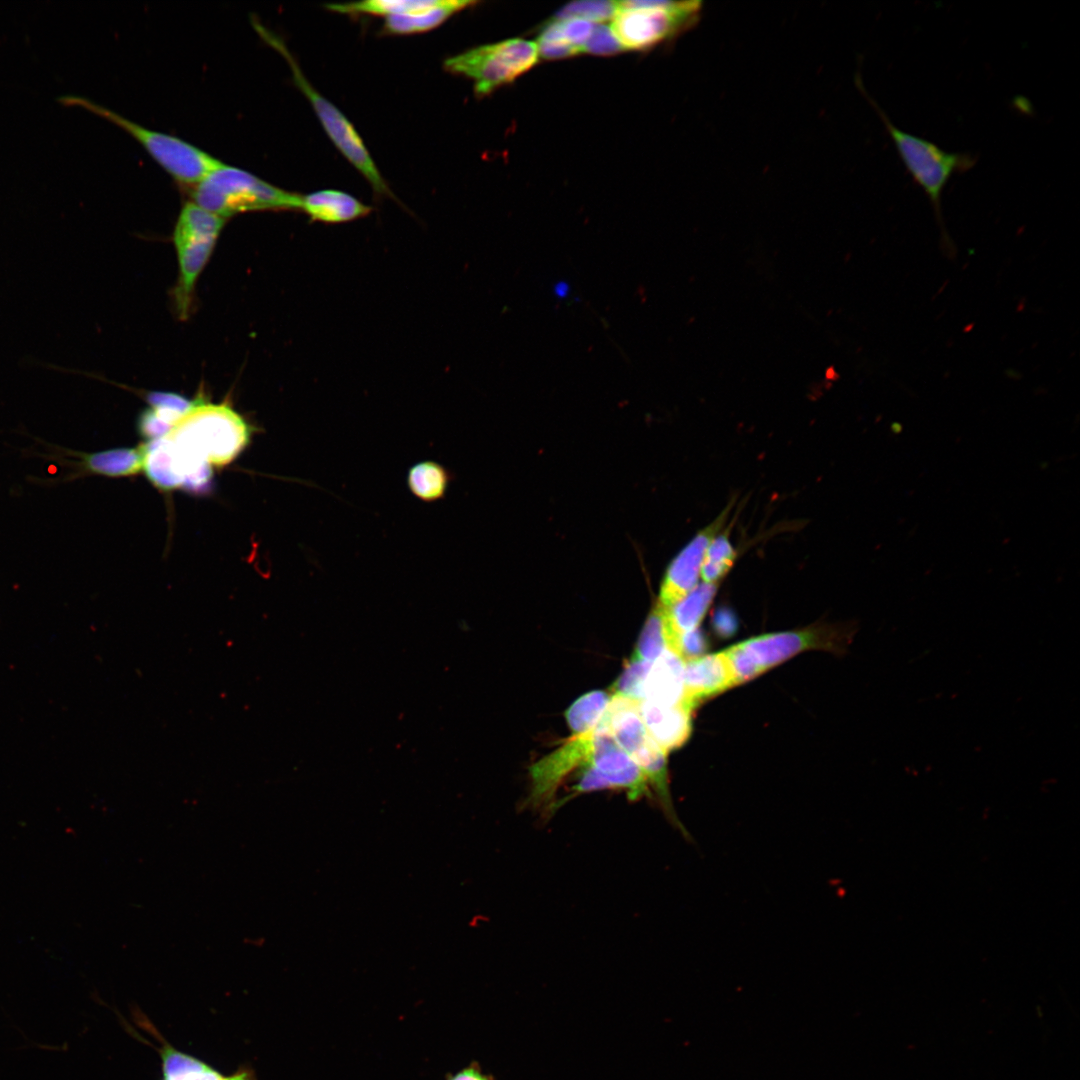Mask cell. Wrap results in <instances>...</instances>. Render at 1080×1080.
<instances>
[{
	"mask_svg": "<svg viewBox=\"0 0 1080 1080\" xmlns=\"http://www.w3.org/2000/svg\"><path fill=\"white\" fill-rule=\"evenodd\" d=\"M186 190L190 201L225 219L247 211H301L302 207V194L223 162Z\"/></svg>",
	"mask_w": 1080,
	"mask_h": 1080,
	"instance_id": "obj_1",
	"label": "cell"
},
{
	"mask_svg": "<svg viewBox=\"0 0 1080 1080\" xmlns=\"http://www.w3.org/2000/svg\"><path fill=\"white\" fill-rule=\"evenodd\" d=\"M167 436L184 452L224 466L247 446L250 429L229 404L212 403L199 395Z\"/></svg>",
	"mask_w": 1080,
	"mask_h": 1080,
	"instance_id": "obj_2",
	"label": "cell"
},
{
	"mask_svg": "<svg viewBox=\"0 0 1080 1080\" xmlns=\"http://www.w3.org/2000/svg\"><path fill=\"white\" fill-rule=\"evenodd\" d=\"M863 94L883 122L906 170L928 197L941 229L942 240L952 253L954 246L944 227L941 197L954 174L967 172L976 164V155L943 150L927 139L898 128L864 90Z\"/></svg>",
	"mask_w": 1080,
	"mask_h": 1080,
	"instance_id": "obj_3",
	"label": "cell"
},
{
	"mask_svg": "<svg viewBox=\"0 0 1080 1080\" xmlns=\"http://www.w3.org/2000/svg\"><path fill=\"white\" fill-rule=\"evenodd\" d=\"M251 21L261 38L285 58L293 81L310 102L323 129L339 152L366 179L377 197L396 199L349 119L310 84L283 39L266 28L256 16H252Z\"/></svg>",
	"mask_w": 1080,
	"mask_h": 1080,
	"instance_id": "obj_4",
	"label": "cell"
},
{
	"mask_svg": "<svg viewBox=\"0 0 1080 1080\" xmlns=\"http://www.w3.org/2000/svg\"><path fill=\"white\" fill-rule=\"evenodd\" d=\"M58 101L65 105L84 107L123 128L186 189L197 184L222 163L211 154L179 137L146 128L90 99L76 95H63L58 97Z\"/></svg>",
	"mask_w": 1080,
	"mask_h": 1080,
	"instance_id": "obj_5",
	"label": "cell"
},
{
	"mask_svg": "<svg viewBox=\"0 0 1080 1080\" xmlns=\"http://www.w3.org/2000/svg\"><path fill=\"white\" fill-rule=\"evenodd\" d=\"M700 1H620L610 27L624 50H647L693 26Z\"/></svg>",
	"mask_w": 1080,
	"mask_h": 1080,
	"instance_id": "obj_6",
	"label": "cell"
},
{
	"mask_svg": "<svg viewBox=\"0 0 1080 1080\" xmlns=\"http://www.w3.org/2000/svg\"><path fill=\"white\" fill-rule=\"evenodd\" d=\"M226 219L192 201H186L176 220L173 242L178 262L174 291L177 315L186 319L191 312L196 282L206 266Z\"/></svg>",
	"mask_w": 1080,
	"mask_h": 1080,
	"instance_id": "obj_7",
	"label": "cell"
},
{
	"mask_svg": "<svg viewBox=\"0 0 1080 1080\" xmlns=\"http://www.w3.org/2000/svg\"><path fill=\"white\" fill-rule=\"evenodd\" d=\"M538 59L535 42L513 38L469 49L447 58L443 66L449 73L471 79L475 94L483 97L528 72Z\"/></svg>",
	"mask_w": 1080,
	"mask_h": 1080,
	"instance_id": "obj_8",
	"label": "cell"
},
{
	"mask_svg": "<svg viewBox=\"0 0 1080 1080\" xmlns=\"http://www.w3.org/2000/svg\"><path fill=\"white\" fill-rule=\"evenodd\" d=\"M840 632L827 627L771 633L738 643L725 650L735 685L751 680L767 669L807 649L840 648Z\"/></svg>",
	"mask_w": 1080,
	"mask_h": 1080,
	"instance_id": "obj_9",
	"label": "cell"
},
{
	"mask_svg": "<svg viewBox=\"0 0 1080 1080\" xmlns=\"http://www.w3.org/2000/svg\"><path fill=\"white\" fill-rule=\"evenodd\" d=\"M591 742L592 731L574 736L534 763L529 770L531 788L527 805L538 808L550 803L562 781L577 767L587 765Z\"/></svg>",
	"mask_w": 1080,
	"mask_h": 1080,
	"instance_id": "obj_10",
	"label": "cell"
},
{
	"mask_svg": "<svg viewBox=\"0 0 1080 1080\" xmlns=\"http://www.w3.org/2000/svg\"><path fill=\"white\" fill-rule=\"evenodd\" d=\"M134 1018L141 1029L156 1042L149 1045L154 1047L160 1056L161 1080H257L255 1071L247 1065L239 1067L230 1075L221 1073L206 1062L172 1046L142 1013L136 1012Z\"/></svg>",
	"mask_w": 1080,
	"mask_h": 1080,
	"instance_id": "obj_11",
	"label": "cell"
},
{
	"mask_svg": "<svg viewBox=\"0 0 1080 1080\" xmlns=\"http://www.w3.org/2000/svg\"><path fill=\"white\" fill-rule=\"evenodd\" d=\"M724 511L711 525L698 533L673 559L660 590L659 604L668 608L684 598L698 583L706 549L722 526Z\"/></svg>",
	"mask_w": 1080,
	"mask_h": 1080,
	"instance_id": "obj_12",
	"label": "cell"
},
{
	"mask_svg": "<svg viewBox=\"0 0 1080 1080\" xmlns=\"http://www.w3.org/2000/svg\"><path fill=\"white\" fill-rule=\"evenodd\" d=\"M735 685L725 651L684 662L681 705L692 711L704 699Z\"/></svg>",
	"mask_w": 1080,
	"mask_h": 1080,
	"instance_id": "obj_13",
	"label": "cell"
},
{
	"mask_svg": "<svg viewBox=\"0 0 1080 1080\" xmlns=\"http://www.w3.org/2000/svg\"><path fill=\"white\" fill-rule=\"evenodd\" d=\"M639 702L613 695L601 719L617 744L632 759L651 739L640 714Z\"/></svg>",
	"mask_w": 1080,
	"mask_h": 1080,
	"instance_id": "obj_14",
	"label": "cell"
},
{
	"mask_svg": "<svg viewBox=\"0 0 1080 1080\" xmlns=\"http://www.w3.org/2000/svg\"><path fill=\"white\" fill-rule=\"evenodd\" d=\"M639 709L649 735L666 753L688 739L691 711L684 706H662L642 700Z\"/></svg>",
	"mask_w": 1080,
	"mask_h": 1080,
	"instance_id": "obj_15",
	"label": "cell"
},
{
	"mask_svg": "<svg viewBox=\"0 0 1080 1080\" xmlns=\"http://www.w3.org/2000/svg\"><path fill=\"white\" fill-rule=\"evenodd\" d=\"M301 211L311 222L341 224L368 216L372 207L344 191L325 189L303 195Z\"/></svg>",
	"mask_w": 1080,
	"mask_h": 1080,
	"instance_id": "obj_16",
	"label": "cell"
},
{
	"mask_svg": "<svg viewBox=\"0 0 1080 1080\" xmlns=\"http://www.w3.org/2000/svg\"><path fill=\"white\" fill-rule=\"evenodd\" d=\"M142 451V469L155 487L169 491L184 486V462L167 435L142 445Z\"/></svg>",
	"mask_w": 1080,
	"mask_h": 1080,
	"instance_id": "obj_17",
	"label": "cell"
},
{
	"mask_svg": "<svg viewBox=\"0 0 1080 1080\" xmlns=\"http://www.w3.org/2000/svg\"><path fill=\"white\" fill-rule=\"evenodd\" d=\"M684 661L669 649L652 663L644 682V699L662 706L681 705Z\"/></svg>",
	"mask_w": 1080,
	"mask_h": 1080,
	"instance_id": "obj_18",
	"label": "cell"
},
{
	"mask_svg": "<svg viewBox=\"0 0 1080 1080\" xmlns=\"http://www.w3.org/2000/svg\"><path fill=\"white\" fill-rule=\"evenodd\" d=\"M715 593V584L702 583L675 604L668 608L663 607L665 611L667 647L677 635L697 628Z\"/></svg>",
	"mask_w": 1080,
	"mask_h": 1080,
	"instance_id": "obj_19",
	"label": "cell"
},
{
	"mask_svg": "<svg viewBox=\"0 0 1080 1080\" xmlns=\"http://www.w3.org/2000/svg\"><path fill=\"white\" fill-rule=\"evenodd\" d=\"M476 3V1L468 0H440L436 6L428 9L386 17L383 32L390 35L426 32L438 27L455 13Z\"/></svg>",
	"mask_w": 1080,
	"mask_h": 1080,
	"instance_id": "obj_20",
	"label": "cell"
},
{
	"mask_svg": "<svg viewBox=\"0 0 1080 1080\" xmlns=\"http://www.w3.org/2000/svg\"><path fill=\"white\" fill-rule=\"evenodd\" d=\"M80 466L90 473L109 477L130 476L142 470V445L138 448H116L94 453H77Z\"/></svg>",
	"mask_w": 1080,
	"mask_h": 1080,
	"instance_id": "obj_21",
	"label": "cell"
},
{
	"mask_svg": "<svg viewBox=\"0 0 1080 1080\" xmlns=\"http://www.w3.org/2000/svg\"><path fill=\"white\" fill-rule=\"evenodd\" d=\"M452 480V472L434 460H423L413 464L408 469L406 477L407 487L411 494L425 503L443 499Z\"/></svg>",
	"mask_w": 1080,
	"mask_h": 1080,
	"instance_id": "obj_22",
	"label": "cell"
},
{
	"mask_svg": "<svg viewBox=\"0 0 1080 1080\" xmlns=\"http://www.w3.org/2000/svg\"><path fill=\"white\" fill-rule=\"evenodd\" d=\"M440 0H367L361 2L327 4L330 11L346 14L373 16H396L413 13L436 6Z\"/></svg>",
	"mask_w": 1080,
	"mask_h": 1080,
	"instance_id": "obj_23",
	"label": "cell"
},
{
	"mask_svg": "<svg viewBox=\"0 0 1080 1080\" xmlns=\"http://www.w3.org/2000/svg\"><path fill=\"white\" fill-rule=\"evenodd\" d=\"M610 696L604 691H591L577 699L566 711V720L574 736L592 731L601 721Z\"/></svg>",
	"mask_w": 1080,
	"mask_h": 1080,
	"instance_id": "obj_24",
	"label": "cell"
},
{
	"mask_svg": "<svg viewBox=\"0 0 1080 1080\" xmlns=\"http://www.w3.org/2000/svg\"><path fill=\"white\" fill-rule=\"evenodd\" d=\"M665 649H667L665 611L658 603L645 622L633 657L654 662Z\"/></svg>",
	"mask_w": 1080,
	"mask_h": 1080,
	"instance_id": "obj_25",
	"label": "cell"
},
{
	"mask_svg": "<svg viewBox=\"0 0 1080 1080\" xmlns=\"http://www.w3.org/2000/svg\"><path fill=\"white\" fill-rule=\"evenodd\" d=\"M736 558V551L726 535L715 536L709 543L701 567L704 583L716 584L725 576Z\"/></svg>",
	"mask_w": 1080,
	"mask_h": 1080,
	"instance_id": "obj_26",
	"label": "cell"
},
{
	"mask_svg": "<svg viewBox=\"0 0 1080 1080\" xmlns=\"http://www.w3.org/2000/svg\"><path fill=\"white\" fill-rule=\"evenodd\" d=\"M617 9L618 2L616 1L571 2L558 10L550 20L577 18L593 24H601L612 19Z\"/></svg>",
	"mask_w": 1080,
	"mask_h": 1080,
	"instance_id": "obj_27",
	"label": "cell"
},
{
	"mask_svg": "<svg viewBox=\"0 0 1080 1080\" xmlns=\"http://www.w3.org/2000/svg\"><path fill=\"white\" fill-rule=\"evenodd\" d=\"M535 43L539 57L548 60L562 59L580 54L579 50L565 39L557 21L550 20L543 25Z\"/></svg>",
	"mask_w": 1080,
	"mask_h": 1080,
	"instance_id": "obj_28",
	"label": "cell"
},
{
	"mask_svg": "<svg viewBox=\"0 0 1080 1080\" xmlns=\"http://www.w3.org/2000/svg\"><path fill=\"white\" fill-rule=\"evenodd\" d=\"M652 663L632 657L630 663L612 686L614 695L642 701L644 699V682Z\"/></svg>",
	"mask_w": 1080,
	"mask_h": 1080,
	"instance_id": "obj_29",
	"label": "cell"
},
{
	"mask_svg": "<svg viewBox=\"0 0 1080 1080\" xmlns=\"http://www.w3.org/2000/svg\"><path fill=\"white\" fill-rule=\"evenodd\" d=\"M146 401L156 414L173 426L194 403L180 394L165 391L147 393Z\"/></svg>",
	"mask_w": 1080,
	"mask_h": 1080,
	"instance_id": "obj_30",
	"label": "cell"
},
{
	"mask_svg": "<svg viewBox=\"0 0 1080 1080\" xmlns=\"http://www.w3.org/2000/svg\"><path fill=\"white\" fill-rule=\"evenodd\" d=\"M623 51L610 25L604 23L594 25L589 39L582 48V53L595 56H612Z\"/></svg>",
	"mask_w": 1080,
	"mask_h": 1080,
	"instance_id": "obj_31",
	"label": "cell"
},
{
	"mask_svg": "<svg viewBox=\"0 0 1080 1080\" xmlns=\"http://www.w3.org/2000/svg\"><path fill=\"white\" fill-rule=\"evenodd\" d=\"M667 649L677 654L684 662L703 656L707 649L704 634L698 629L677 635Z\"/></svg>",
	"mask_w": 1080,
	"mask_h": 1080,
	"instance_id": "obj_32",
	"label": "cell"
},
{
	"mask_svg": "<svg viewBox=\"0 0 1080 1080\" xmlns=\"http://www.w3.org/2000/svg\"><path fill=\"white\" fill-rule=\"evenodd\" d=\"M557 21L559 27L565 37V39L580 53L586 41L589 39L594 24L577 18L565 19V20H552Z\"/></svg>",
	"mask_w": 1080,
	"mask_h": 1080,
	"instance_id": "obj_33",
	"label": "cell"
},
{
	"mask_svg": "<svg viewBox=\"0 0 1080 1080\" xmlns=\"http://www.w3.org/2000/svg\"><path fill=\"white\" fill-rule=\"evenodd\" d=\"M173 425L166 422L150 407L143 410L137 421L140 434L149 441L166 436Z\"/></svg>",
	"mask_w": 1080,
	"mask_h": 1080,
	"instance_id": "obj_34",
	"label": "cell"
},
{
	"mask_svg": "<svg viewBox=\"0 0 1080 1080\" xmlns=\"http://www.w3.org/2000/svg\"><path fill=\"white\" fill-rule=\"evenodd\" d=\"M445 1080H495V1078L474 1061L456 1073L447 1075Z\"/></svg>",
	"mask_w": 1080,
	"mask_h": 1080,
	"instance_id": "obj_35",
	"label": "cell"
},
{
	"mask_svg": "<svg viewBox=\"0 0 1080 1080\" xmlns=\"http://www.w3.org/2000/svg\"><path fill=\"white\" fill-rule=\"evenodd\" d=\"M714 627L719 634L729 636L736 629V618L728 609H720L714 616Z\"/></svg>",
	"mask_w": 1080,
	"mask_h": 1080,
	"instance_id": "obj_36",
	"label": "cell"
},
{
	"mask_svg": "<svg viewBox=\"0 0 1080 1080\" xmlns=\"http://www.w3.org/2000/svg\"><path fill=\"white\" fill-rule=\"evenodd\" d=\"M568 291H569V286L563 281H560L559 283H557L554 286V293H555L556 297H558L560 299L563 298V297H566L567 294H568Z\"/></svg>",
	"mask_w": 1080,
	"mask_h": 1080,
	"instance_id": "obj_37",
	"label": "cell"
}]
</instances>
